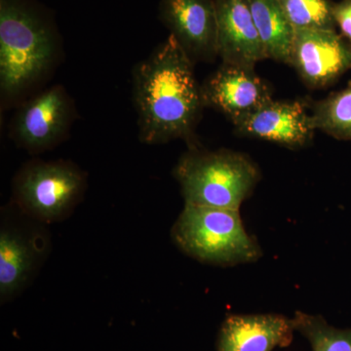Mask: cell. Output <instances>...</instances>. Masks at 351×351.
Listing matches in <instances>:
<instances>
[{"label":"cell","mask_w":351,"mask_h":351,"mask_svg":"<svg viewBox=\"0 0 351 351\" xmlns=\"http://www.w3.org/2000/svg\"><path fill=\"white\" fill-rule=\"evenodd\" d=\"M205 108L225 114L237 126L272 101L269 85L255 71L223 63L201 85Z\"/></svg>","instance_id":"10"},{"label":"cell","mask_w":351,"mask_h":351,"mask_svg":"<svg viewBox=\"0 0 351 351\" xmlns=\"http://www.w3.org/2000/svg\"><path fill=\"white\" fill-rule=\"evenodd\" d=\"M85 173L66 160H32L13 180L12 203L44 225L68 218L84 195Z\"/></svg>","instance_id":"5"},{"label":"cell","mask_w":351,"mask_h":351,"mask_svg":"<svg viewBox=\"0 0 351 351\" xmlns=\"http://www.w3.org/2000/svg\"><path fill=\"white\" fill-rule=\"evenodd\" d=\"M133 99L141 142L161 145L182 138L189 147L197 145L195 127L205 108L202 90L195 63L173 36L136 64Z\"/></svg>","instance_id":"1"},{"label":"cell","mask_w":351,"mask_h":351,"mask_svg":"<svg viewBox=\"0 0 351 351\" xmlns=\"http://www.w3.org/2000/svg\"><path fill=\"white\" fill-rule=\"evenodd\" d=\"M267 59L289 64L295 29L278 0H249Z\"/></svg>","instance_id":"14"},{"label":"cell","mask_w":351,"mask_h":351,"mask_svg":"<svg viewBox=\"0 0 351 351\" xmlns=\"http://www.w3.org/2000/svg\"><path fill=\"white\" fill-rule=\"evenodd\" d=\"M175 179L184 204L240 210L261 179L258 166L230 149L210 152L196 145L178 161Z\"/></svg>","instance_id":"3"},{"label":"cell","mask_w":351,"mask_h":351,"mask_svg":"<svg viewBox=\"0 0 351 351\" xmlns=\"http://www.w3.org/2000/svg\"><path fill=\"white\" fill-rule=\"evenodd\" d=\"M294 29L336 31L334 4L330 0H278Z\"/></svg>","instance_id":"17"},{"label":"cell","mask_w":351,"mask_h":351,"mask_svg":"<svg viewBox=\"0 0 351 351\" xmlns=\"http://www.w3.org/2000/svg\"><path fill=\"white\" fill-rule=\"evenodd\" d=\"M289 64L306 86H329L351 68V47L331 29H295Z\"/></svg>","instance_id":"8"},{"label":"cell","mask_w":351,"mask_h":351,"mask_svg":"<svg viewBox=\"0 0 351 351\" xmlns=\"http://www.w3.org/2000/svg\"><path fill=\"white\" fill-rule=\"evenodd\" d=\"M240 135L300 149L313 138L311 114L300 101H270L235 126Z\"/></svg>","instance_id":"12"},{"label":"cell","mask_w":351,"mask_h":351,"mask_svg":"<svg viewBox=\"0 0 351 351\" xmlns=\"http://www.w3.org/2000/svg\"><path fill=\"white\" fill-rule=\"evenodd\" d=\"M218 24V53L223 63L255 69L267 59L249 0H214Z\"/></svg>","instance_id":"11"},{"label":"cell","mask_w":351,"mask_h":351,"mask_svg":"<svg viewBox=\"0 0 351 351\" xmlns=\"http://www.w3.org/2000/svg\"><path fill=\"white\" fill-rule=\"evenodd\" d=\"M59 36L27 0H0V93L8 105L50 75L59 59Z\"/></svg>","instance_id":"2"},{"label":"cell","mask_w":351,"mask_h":351,"mask_svg":"<svg viewBox=\"0 0 351 351\" xmlns=\"http://www.w3.org/2000/svg\"><path fill=\"white\" fill-rule=\"evenodd\" d=\"M294 321L281 314L230 315L221 324L217 351H274L290 346Z\"/></svg>","instance_id":"13"},{"label":"cell","mask_w":351,"mask_h":351,"mask_svg":"<svg viewBox=\"0 0 351 351\" xmlns=\"http://www.w3.org/2000/svg\"><path fill=\"white\" fill-rule=\"evenodd\" d=\"M314 130L351 141V84L314 105L311 114Z\"/></svg>","instance_id":"15"},{"label":"cell","mask_w":351,"mask_h":351,"mask_svg":"<svg viewBox=\"0 0 351 351\" xmlns=\"http://www.w3.org/2000/svg\"><path fill=\"white\" fill-rule=\"evenodd\" d=\"M44 223L23 213L13 203L1 212L0 301H12L38 274L50 248Z\"/></svg>","instance_id":"6"},{"label":"cell","mask_w":351,"mask_h":351,"mask_svg":"<svg viewBox=\"0 0 351 351\" xmlns=\"http://www.w3.org/2000/svg\"><path fill=\"white\" fill-rule=\"evenodd\" d=\"M75 108L61 85L47 88L25 101L11 123V137L31 154H40L59 145L75 121Z\"/></svg>","instance_id":"7"},{"label":"cell","mask_w":351,"mask_h":351,"mask_svg":"<svg viewBox=\"0 0 351 351\" xmlns=\"http://www.w3.org/2000/svg\"><path fill=\"white\" fill-rule=\"evenodd\" d=\"M335 22L346 38L351 40V0H341L334 4Z\"/></svg>","instance_id":"18"},{"label":"cell","mask_w":351,"mask_h":351,"mask_svg":"<svg viewBox=\"0 0 351 351\" xmlns=\"http://www.w3.org/2000/svg\"><path fill=\"white\" fill-rule=\"evenodd\" d=\"M239 211L184 204L171 237L184 254L208 265L256 262L262 257V249L245 230Z\"/></svg>","instance_id":"4"},{"label":"cell","mask_w":351,"mask_h":351,"mask_svg":"<svg viewBox=\"0 0 351 351\" xmlns=\"http://www.w3.org/2000/svg\"><path fill=\"white\" fill-rule=\"evenodd\" d=\"M159 19L193 63L219 57L214 0H161Z\"/></svg>","instance_id":"9"},{"label":"cell","mask_w":351,"mask_h":351,"mask_svg":"<svg viewBox=\"0 0 351 351\" xmlns=\"http://www.w3.org/2000/svg\"><path fill=\"white\" fill-rule=\"evenodd\" d=\"M295 332L307 339L313 351H351V328L339 329L331 326L321 315L297 311Z\"/></svg>","instance_id":"16"}]
</instances>
